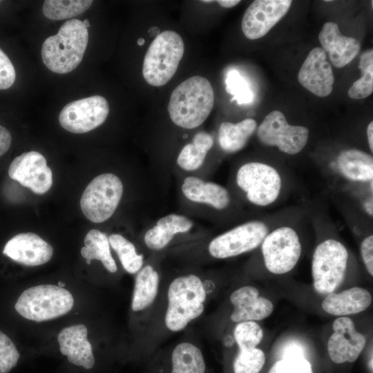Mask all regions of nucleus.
Masks as SVG:
<instances>
[{
    "mask_svg": "<svg viewBox=\"0 0 373 373\" xmlns=\"http://www.w3.org/2000/svg\"><path fill=\"white\" fill-rule=\"evenodd\" d=\"M216 289L213 280L195 273L164 282L162 305L153 335V350L166 337L187 329L200 318Z\"/></svg>",
    "mask_w": 373,
    "mask_h": 373,
    "instance_id": "f257e3e1",
    "label": "nucleus"
},
{
    "mask_svg": "<svg viewBox=\"0 0 373 373\" xmlns=\"http://www.w3.org/2000/svg\"><path fill=\"white\" fill-rule=\"evenodd\" d=\"M213 104L214 92L210 82L195 75L182 82L171 93L168 112L175 125L192 129L206 120Z\"/></svg>",
    "mask_w": 373,
    "mask_h": 373,
    "instance_id": "f03ea898",
    "label": "nucleus"
},
{
    "mask_svg": "<svg viewBox=\"0 0 373 373\" xmlns=\"http://www.w3.org/2000/svg\"><path fill=\"white\" fill-rule=\"evenodd\" d=\"M88 41V28L77 19L66 21L55 35L48 37L41 46L45 66L58 74L75 69L82 61Z\"/></svg>",
    "mask_w": 373,
    "mask_h": 373,
    "instance_id": "7ed1b4c3",
    "label": "nucleus"
},
{
    "mask_svg": "<svg viewBox=\"0 0 373 373\" xmlns=\"http://www.w3.org/2000/svg\"><path fill=\"white\" fill-rule=\"evenodd\" d=\"M142 373H207L200 341L189 330L178 341L157 349L146 360Z\"/></svg>",
    "mask_w": 373,
    "mask_h": 373,
    "instance_id": "20e7f679",
    "label": "nucleus"
},
{
    "mask_svg": "<svg viewBox=\"0 0 373 373\" xmlns=\"http://www.w3.org/2000/svg\"><path fill=\"white\" fill-rule=\"evenodd\" d=\"M164 280L151 264L144 265L136 274L131 309L140 316L145 332V361L150 353V344L163 302Z\"/></svg>",
    "mask_w": 373,
    "mask_h": 373,
    "instance_id": "39448f33",
    "label": "nucleus"
},
{
    "mask_svg": "<svg viewBox=\"0 0 373 373\" xmlns=\"http://www.w3.org/2000/svg\"><path fill=\"white\" fill-rule=\"evenodd\" d=\"M184 52L182 37L173 30H164L150 44L144 56L142 75L153 86L166 84L175 75Z\"/></svg>",
    "mask_w": 373,
    "mask_h": 373,
    "instance_id": "423d86ee",
    "label": "nucleus"
},
{
    "mask_svg": "<svg viewBox=\"0 0 373 373\" xmlns=\"http://www.w3.org/2000/svg\"><path fill=\"white\" fill-rule=\"evenodd\" d=\"M73 304V297L67 289L54 285H41L23 291L15 308L23 318L41 322L66 314Z\"/></svg>",
    "mask_w": 373,
    "mask_h": 373,
    "instance_id": "0eeeda50",
    "label": "nucleus"
},
{
    "mask_svg": "<svg viewBox=\"0 0 373 373\" xmlns=\"http://www.w3.org/2000/svg\"><path fill=\"white\" fill-rule=\"evenodd\" d=\"M348 252L339 241L327 239L314 250L312 262L313 287L319 294L334 292L343 282L347 265Z\"/></svg>",
    "mask_w": 373,
    "mask_h": 373,
    "instance_id": "6e6552de",
    "label": "nucleus"
},
{
    "mask_svg": "<svg viewBox=\"0 0 373 373\" xmlns=\"http://www.w3.org/2000/svg\"><path fill=\"white\" fill-rule=\"evenodd\" d=\"M123 184L113 173L95 177L84 189L80 207L85 217L95 223L109 219L115 213L122 196Z\"/></svg>",
    "mask_w": 373,
    "mask_h": 373,
    "instance_id": "1a4fd4ad",
    "label": "nucleus"
},
{
    "mask_svg": "<svg viewBox=\"0 0 373 373\" xmlns=\"http://www.w3.org/2000/svg\"><path fill=\"white\" fill-rule=\"evenodd\" d=\"M236 182L250 202L262 207L273 203L281 189V178L278 171L262 162H249L240 166Z\"/></svg>",
    "mask_w": 373,
    "mask_h": 373,
    "instance_id": "9d476101",
    "label": "nucleus"
},
{
    "mask_svg": "<svg viewBox=\"0 0 373 373\" xmlns=\"http://www.w3.org/2000/svg\"><path fill=\"white\" fill-rule=\"evenodd\" d=\"M265 265L274 274H285L297 264L302 251L299 237L289 227H278L267 233L261 243Z\"/></svg>",
    "mask_w": 373,
    "mask_h": 373,
    "instance_id": "9b49d317",
    "label": "nucleus"
},
{
    "mask_svg": "<svg viewBox=\"0 0 373 373\" xmlns=\"http://www.w3.org/2000/svg\"><path fill=\"white\" fill-rule=\"evenodd\" d=\"M267 233L265 223L249 221L215 237L208 245V252L216 259L235 257L256 249Z\"/></svg>",
    "mask_w": 373,
    "mask_h": 373,
    "instance_id": "f8f14e48",
    "label": "nucleus"
},
{
    "mask_svg": "<svg viewBox=\"0 0 373 373\" xmlns=\"http://www.w3.org/2000/svg\"><path fill=\"white\" fill-rule=\"evenodd\" d=\"M260 142L277 146L283 153L294 155L300 152L308 141L309 129L303 126L290 125L284 114L273 111L267 114L257 128Z\"/></svg>",
    "mask_w": 373,
    "mask_h": 373,
    "instance_id": "ddd939ff",
    "label": "nucleus"
},
{
    "mask_svg": "<svg viewBox=\"0 0 373 373\" xmlns=\"http://www.w3.org/2000/svg\"><path fill=\"white\" fill-rule=\"evenodd\" d=\"M109 113V105L100 95L75 100L67 104L59 115V122L73 133L89 132L102 124Z\"/></svg>",
    "mask_w": 373,
    "mask_h": 373,
    "instance_id": "4468645a",
    "label": "nucleus"
},
{
    "mask_svg": "<svg viewBox=\"0 0 373 373\" xmlns=\"http://www.w3.org/2000/svg\"><path fill=\"white\" fill-rule=\"evenodd\" d=\"M9 177L36 194L46 193L52 184V173L46 158L37 151L15 157L8 168Z\"/></svg>",
    "mask_w": 373,
    "mask_h": 373,
    "instance_id": "2eb2a0df",
    "label": "nucleus"
},
{
    "mask_svg": "<svg viewBox=\"0 0 373 373\" xmlns=\"http://www.w3.org/2000/svg\"><path fill=\"white\" fill-rule=\"evenodd\" d=\"M291 0H256L246 10L242 30L249 39L265 36L288 12Z\"/></svg>",
    "mask_w": 373,
    "mask_h": 373,
    "instance_id": "dca6fc26",
    "label": "nucleus"
},
{
    "mask_svg": "<svg viewBox=\"0 0 373 373\" xmlns=\"http://www.w3.org/2000/svg\"><path fill=\"white\" fill-rule=\"evenodd\" d=\"M334 332L327 342L331 360L338 364L353 363L366 345V337L356 329L354 323L347 316L338 317L332 324Z\"/></svg>",
    "mask_w": 373,
    "mask_h": 373,
    "instance_id": "f3484780",
    "label": "nucleus"
},
{
    "mask_svg": "<svg viewBox=\"0 0 373 373\" xmlns=\"http://www.w3.org/2000/svg\"><path fill=\"white\" fill-rule=\"evenodd\" d=\"M231 311L229 315L231 323L242 321H258L269 316L274 305L268 298L260 296L259 290L253 285H242L229 295Z\"/></svg>",
    "mask_w": 373,
    "mask_h": 373,
    "instance_id": "a211bd4d",
    "label": "nucleus"
},
{
    "mask_svg": "<svg viewBox=\"0 0 373 373\" xmlns=\"http://www.w3.org/2000/svg\"><path fill=\"white\" fill-rule=\"evenodd\" d=\"M298 80L304 88L318 97H326L332 93L334 74L322 48H314L309 52L300 68Z\"/></svg>",
    "mask_w": 373,
    "mask_h": 373,
    "instance_id": "6ab92c4d",
    "label": "nucleus"
},
{
    "mask_svg": "<svg viewBox=\"0 0 373 373\" xmlns=\"http://www.w3.org/2000/svg\"><path fill=\"white\" fill-rule=\"evenodd\" d=\"M3 254L15 262L29 267L48 262L53 254L52 247L38 235L19 233L9 240Z\"/></svg>",
    "mask_w": 373,
    "mask_h": 373,
    "instance_id": "aec40b11",
    "label": "nucleus"
},
{
    "mask_svg": "<svg viewBox=\"0 0 373 373\" xmlns=\"http://www.w3.org/2000/svg\"><path fill=\"white\" fill-rule=\"evenodd\" d=\"M318 39L323 50L328 52L330 61L336 68H342L351 62L361 48L357 39L343 35L338 24L334 22H326L323 25Z\"/></svg>",
    "mask_w": 373,
    "mask_h": 373,
    "instance_id": "412c9836",
    "label": "nucleus"
},
{
    "mask_svg": "<svg viewBox=\"0 0 373 373\" xmlns=\"http://www.w3.org/2000/svg\"><path fill=\"white\" fill-rule=\"evenodd\" d=\"M87 334L84 325H73L64 328L57 340L61 353L67 356L70 363L88 370L94 367L95 359Z\"/></svg>",
    "mask_w": 373,
    "mask_h": 373,
    "instance_id": "4be33fe9",
    "label": "nucleus"
},
{
    "mask_svg": "<svg viewBox=\"0 0 373 373\" xmlns=\"http://www.w3.org/2000/svg\"><path fill=\"white\" fill-rule=\"evenodd\" d=\"M372 301V295L367 289L353 287L326 295L321 307L329 314L342 317L365 311L370 306Z\"/></svg>",
    "mask_w": 373,
    "mask_h": 373,
    "instance_id": "5701e85b",
    "label": "nucleus"
},
{
    "mask_svg": "<svg viewBox=\"0 0 373 373\" xmlns=\"http://www.w3.org/2000/svg\"><path fill=\"white\" fill-rule=\"evenodd\" d=\"M193 227V222L188 218L171 213L161 218L156 224L149 229L144 242L152 251H161L166 248L177 233H186Z\"/></svg>",
    "mask_w": 373,
    "mask_h": 373,
    "instance_id": "b1692460",
    "label": "nucleus"
},
{
    "mask_svg": "<svg viewBox=\"0 0 373 373\" xmlns=\"http://www.w3.org/2000/svg\"><path fill=\"white\" fill-rule=\"evenodd\" d=\"M182 191L189 200L209 204L216 209L222 210L230 203L228 191L222 186L211 182L190 176L184 179Z\"/></svg>",
    "mask_w": 373,
    "mask_h": 373,
    "instance_id": "393cba45",
    "label": "nucleus"
},
{
    "mask_svg": "<svg viewBox=\"0 0 373 373\" xmlns=\"http://www.w3.org/2000/svg\"><path fill=\"white\" fill-rule=\"evenodd\" d=\"M336 164L347 179L357 182L372 181L373 158L370 154L355 149L341 151Z\"/></svg>",
    "mask_w": 373,
    "mask_h": 373,
    "instance_id": "a878e982",
    "label": "nucleus"
},
{
    "mask_svg": "<svg viewBox=\"0 0 373 373\" xmlns=\"http://www.w3.org/2000/svg\"><path fill=\"white\" fill-rule=\"evenodd\" d=\"M257 128L256 122L251 118L233 124L222 122L218 131V142L226 152L233 153L241 150Z\"/></svg>",
    "mask_w": 373,
    "mask_h": 373,
    "instance_id": "bb28decb",
    "label": "nucleus"
},
{
    "mask_svg": "<svg viewBox=\"0 0 373 373\" xmlns=\"http://www.w3.org/2000/svg\"><path fill=\"white\" fill-rule=\"evenodd\" d=\"M85 247L81 249L82 256L90 265L92 260H100L104 268L110 273H115L117 267L113 259L107 236L97 230H90L84 238Z\"/></svg>",
    "mask_w": 373,
    "mask_h": 373,
    "instance_id": "cd10ccee",
    "label": "nucleus"
},
{
    "mask_svg": "<svg viewBox=\"0 0 373 373\" xmlns=\"http://www.w3.org/2000/svg\"><path fill=\"white\" fill-rule=\"evenodd\" d=\"M213 145L212 136L205 132L196 133L192 143L185 145L178 155L177 163L186 171H195L203 164L208 151Z\"/></svg>",
    "mask_w": 373,
    "mask_h": 373,
    "instance_id": "c85d7f7f",
    "label": "nucleus"
},
{
    "mask_svg": "<svg viewBox=\"0 0 373 373\" xmlns=\"http://www.w3.org/2000/svg\"><path fill=\"white\" fill-rule=\"evenodd\" d=\"M108 241L124 270L128 274H136L144 266L143 254H138L133 243L120 234H111Z\"/></svg>",
    "mask_w": 373,
    "mask_h": 373,
    "instance_id": "c756f323",
    "label": "nucleus"
},
{
    "mask_svg": "<svg viewBox=\"0 0 373 373\" xmlns=\"http://www.w3.org/2000/svg\"><path fill=\"white\" fill-rule=\"evenodd\" d=\"M92 3L90 0H46L44 2L42 12L50 19L62 20L83 13Z\"/></svg>",
    "mask_w": 373,
    "mask_h": 373,
    "instance_id": "7c9ffc66",
    "label": "nucleus"
},
{
    "mask_svg": "<svg viewBox=\"0 0 373 373\" xmlns=\"http://www.w3.org/2000/svg\"><path fill=\"white\" fill-rule=\"evenodd\" d=\"M358 68L362 76L349 88L348 96L354 99H363L373 91V50L368 49L362 53Z\"/></svg>",
    "mask_w": 373,
    "mask_h": 373,
    "instance_id": "2f4dec72",
    "label": "nucleus"
},
{
    "mask_svg": "<svg viewBox=\"0 0 373 373\" xmlns=\"http://www.w3.org/2000/svg\"><path fill=\"white\" fill-rule=\"evenodd\" d=\"M231 336L237 350H247L257 347L263 338L264 332L258 323L248 321L235 324Z\"/></svg>",
    "mask_w": 373,
    "mask_h": 373,
    "instance_id": "473e14b6",
    "label": "nucleus"
},
{
    "mask_svg": "<svg viewBox=\"0 0 373 373\" xmlns=\"http://www.w3.org/2000/svg\"><path fill=\"white\" fill-rule=\"evenodd\" d=\"M265 363V355L260 348L237 350L231 369L233 373H259Z\"/></svg>",
    "mask_w": 373,
    "mask_h": 373,
    "instance_id": "72a5a7b5",
    "label": "nucleus"
},
{
    "mask_svg": "<svg viewBox=\"0 0 373 373\" xmlns=\"http://www.w3.org/2000/svg\"><path fill=\"white\" fill-rule=\"evenodd\" d=\"M225 82L227 90L234 95L233 99L238 104H247L252 101L253 93L247 82L236 70L228 72Z\"/></svg>",
    "mask_w": 373,
    "mask_h": 373,
    "instance_id": "f704fd0d",
    "label": "nucleus"
},
{
    "mask_svg": "<svg viewBox=\"0 0 373 373\" xmlns=\"http://www.w3.org/2000/svg\"><path fill=\"white\" fill-rule=\"evenodd\" d=\"M19 356L13 342L0 331V373H8L16 366Z\"/></svg>",
    "mask_w": 373,
    "mask_h": 373,
    "instance_id": "c9c22d12",
    "label": "nucleus"
},
{
    "mask_svg": "<svg viewBox=\"0 0 373 373\" xmlns=\"http://www.w3.org/2000/svg\"><path fill=\"white\" fill-rule=\"evenodd\" d=\"M268 373H313L312 365L305 358H281Z\"/></svg>",
    "mask_w": 373,
    "mask_h": 373,
    "instance_id": "e433bc0d",
    "label": "nucleus"
},
{
    "mask_svg": "<svg viewBox=\"0 0 373 373\" xmlns=\"http://www.w3.org/2000/svg\"><path fill=\"white\" fill-rule=\"evenodd\" d=\"M16 78L15 68L5 52L0 48V90L11 87Z\"/></svg>",
    "mask_w": 373,
    "mask_h": 373,
    "instance_id": "4c0bfd02",
    "label": "nucleus"
},
{
    "mask_svg": "<svg viewBox=\"0 0 373 373\" xmlns=\"http://www.w3.org/2000/svg\"><path fill=\"white\" fill-rule=\"evenodd\" d=\"M362 260L368 273L373 276V236L366 237L361 244Z\"/></svg>",
    "mask_w": 373,
    "mask_h": 373,
    "instance_id": "58836bf2",
    "label": "nucleus"
},
{
    "mask_svg": "<svg viewBox=\"0 0 373 373\" xmlns=\"http://www.w3.org/2000/svg\"><path fill=\"white\" fill-rule=\"evenodd\" d=\"M281 358H305L304 347L298 342H290L283 347Z\"/></svg>",
    "mask_w": 373,
    "mask_h": 373,
    "instance_id": "ea45409f",
    "label": "nucleus"
},
{
    "mask_svg": "<svg viewBox=\"0 0 373 373\" xmlns=\"http://www.w3.org/2000/svg\"><path fill=\"white\" fill-rule=\"evenodd\" d=\"M12 137L10 132L0 125V156L6 153L11 144Z\"/></svg>",
    "mask_w": 373,
    "mask_h": 373,
    "instance_id": "a19ab883",
    "label": "nucleus"
},
{
    "mask_svg": "<svg viewBox=\"0 0 373 373\" xmlns=\"http://www.w3.org/2000/svg\"><path fill=\"white\" fill-rule=\"evenodd\" d=\"M367 135L369 146L371 151H373V122L371 121L367 128Z\"/></svg>",
    "mask_w": 373,
    "mask_h": 373,
    "instance_id": "79ce46f5",
    "label": "nucleus"
},
{
    "mask_svg": "<svg viewBox=\"0 0 373 373\" xmlns=\"http://www.w3.org/2000/svg\"><path fill=\"white\" fill-rule=\"evenodd\" d=\"M217 2L224 8H232L238 4L240 1L239 0H219Z\"/></svg>",
    "mask_w": 373,
    "mask_h": 373,
    "instance_id": "37998d69",
    "label": "nucleus"
},
{
    "mask_svg": "<svg viewBox=\"0 0 373 373\" xmlns=\"http://www.w3.org/2000/svg\"><path fill=\"white\" fill-rule=\"evenodd\" d=\"M364 207H365V209L366 212L370 216H372L373 209H372V199L369 200H367V202H365Z\"/></svg>",
    "mask_w": 373,
    "mask_h": 373,
    "instance_id": "c03bdc74",
    "label": "nucleus"
},
{
    "mask_svg": "<svg viewBox=\"0 0 373 373\" xmlns=\"http://www.w3.org/2000/svg\"><path fill=\"white\" fill-rule=\"evenodd\" d=\"M83 23L84 24V26L88 28L89 26H90V22L88 19H85L84 21H83Z\"/></svg>",
    "mask_w": 373,
    "mask_h": 373,
    "instance_id": "a18cd8bd",
    "label": "nucleus"
},
{
    "mask_svg": "<svg viewBox=\"0 0 373 373\" xmlns=\"http://www.w3.org/2000/svg\"><path fill=\"white\" fill-rule=\"evenodd\" d=\"M369 367H370V369H371V371L372 372V357L371 358V360L369 362Z\"/></svg>",
    "mask_w": 373,
    "mask_h": 373,
    "instance_id": "49530a36",
    "label": "nucleus"
},
{
    "mask_svg": "<svg viewBox=\"0 0 373 373\" xmlns=\"http://www.w3.org/2000/svg\"><path fill=\"white\" fill-rule=\"evenodd\" d=\"M64 285H65V284L61 283V281H59V283H58V286H59L61 287H64Z\"/></svg>",
    "mask_w": 373,
    "mask_h": 373,
    "instance_id": "de8ad7c7",
    "label": "nucleus"
},
{
    "mask_svg": "<svg viewBox=\"0 0 373 373\" xmlns=\"http://www.w3.org/2000/svg\"><path fill=\"white\" fill-rule=\"evenodd\" d=\"M202 2H207V3H209V2H213V1H202Z\"/></svg>",
    "mask_w": 373,
    "mask_h": 373,
    "instance_id": "09e8293b",
    "label": "nucleus"
},
{
    "mask_svg": "<svg viewBox=\"0 0 373 373\" xmlns=\"http://www.w3.org/2000/svg\"><path fill=\"white\" fill-rule=\"evenodd\" d=\"M207 373H209V372Z\"/></svg>",
    "mask_w": 373,
    "mask_h": 373,
    "instance_id": "8fccbe9b",
    "label": "nucleus"
}]
</instances>
